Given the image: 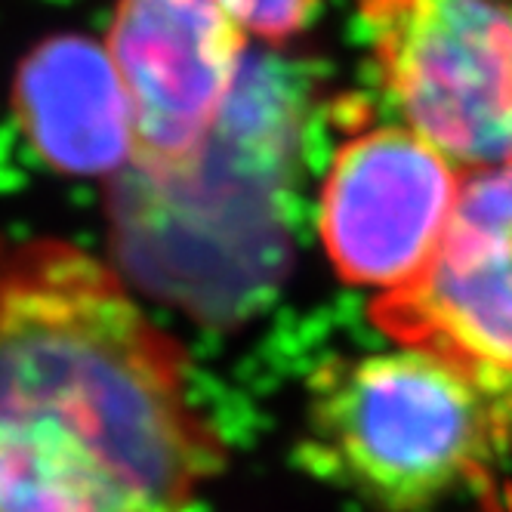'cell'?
Returning <instances> with one entry per match:
<instances>
[{"label":"cell","instance_id":"obj_2","mask_svg":"<svg viewBox=\"0 0 512 512\" xmlns=\"http://www.w3.org/2000/svg\"><path fill=\"white\" fill-rule=\"evenodd\" d=\"M512 457V389L392 346L315 364L297 463L377 512H432L488 491Z\"/></svg>","mask_w":512,"mask_h":512},{"label":"cell","instance_id":"obj_8","mask_svg":"<svg viewBox=\"0 0 512 512\" xmlns=\"http://www.w3.org/2000/svg\"><path fill=\"white\" fill-rule=\"evenodd\" d=\"M324 0H247V34L284 47L315 22Z\"/></svg>","mask_w":512,"mask_h":512},{"label":"cell","instance_id":"obj_4","mask_svg":"<svg viewBox=\"0 0 512 512\" xmlns=\"http://www.w3.org/2000/svg\"><path fill=\"white\" fill-rule=\"evenodd\" d=\"M244 0H115L105 50L133 118V167L155 182L192 176L235 90Z\"/></svg>","mask_w":512,"mask_h":512},{"label":"cell","instance_id":"obj_5","mask_svg":"<svg viewBox=\"0 0 512 512\" xmlns=\"http://www.w3.org/2000/svg\"><path fill=\"white\" fill-rule=\"evenodd\" d=\"M466 170L401 121L337 142L318 189V238L337 278L389 294L442 247Z\"/></svg>","mask_w":512,"mask_h":512},{"label":"cell","instance_id":"obj_9","mask_svg":"<svg viewBox=\"0 0 512 512\" xmlns=\"http://www.w3.org/2000/svg\"><path fill=\"white\" fill-rule=\"evenodd\" d=\"M491 512H512V506L509 509H491Z\"/></svg>","mask_w":512,"mask_h":512},{"label":"cell","instance_id":"obj_6","mask_svg":"<svg viewBox=\"0 0 512 512\" xmlns=\"http://www.w3.org/2000/svg\"><path fill=\"white\" fill-rule=\"evenodd\" d=\"M368 321L392 343L512 389V161L469 170L432 263L374 294Z\"/></svg>","mask_w":512,"mask_h":512},{"label":"cell","instance_id":"obj_3","mask_svg":"<svg viewBox=\"0 0 512 512\" xmlns=\"http://www.w3.org/2000/svg\"><path fill=\"white\" fill-rule=\"evenodd\" d=\"M401 124L457 167L512 161V0H355Z\"/></svg>","mask_w":512,"mask_h":512},{"label":"cell","instance_id":"obj_1","mask_svg":"<svg viewBox=\"0 0 512 512\" xmlns=\"http://www.w3.org/2000/svg\"><path fill=\"white\" fill-rule=\"evenodd\" d=\"M226 466L186 349L127 284L0 232V512H201Z\"/></svg>","mask_w":512,"mask_h":512},{"label":"cell","instance_id":"obj_7","mask_svg":"<svg viewBox=\"0 0 512 512\" xmlns=\"http://www.w3.org/2000/svg\"><path fill=\"white\" fill-rule=\"evenodd\" d=\"M13 112L38 158L68 176H108L133 164V118L105 44L56 34L16 71Z\"/></svg>","mask_w":512,"mask_h":512}]
</instances>
